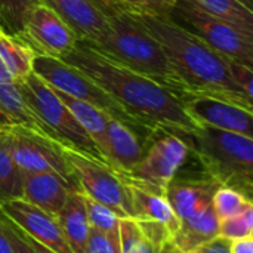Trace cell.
I'll return each mask as SVG.
<instances>
[{"mask_svg": "<svg viewBox=\"0 0 253 253\" xmlns=\"http://www.w3.org/2000/svg\"><path fill=\"white\" fill-rule=\"evenodd\" d=\"M61 61L92 79L153 135L190 132L197 127L185 113L179 96L104 56L84 40L77 39L74 47Z\"/></svg>", "mask_w": 253, "mask_h": 253, "instance_id": "1", "label": "cell"}, {"mask_svg": "<svg viewBox=\"0 0 253 253\" xmlns=\"http://www.w3.org/2000/svg\"><path fill=\"white\" fill-rule=\"evenodd\" d=\"M123 6L159 42L187 96L218 98L253 111L252 99L237 87L231 77L227 56L179 27L168 15L147 13L126 3Z\"/></svg>", "mask_w": 253, "mask_h": 253, "instance_id": "2", "label": "cell"}, {"mask_svg": "<svg viewBox=\"0 0 253 253\" xmlns=\"http://www.w3.org/2000/svg\"><path fill=\"white\" fill-rule=\"evenodd\" d=\"M90 1L102 12L108 25L96 42H84L104 56L169 89L179 96V99L185 98V89L162 46L147 28L125 9L123 3L120 0Z\"/></svg>", "mask_w": 253, "mask_h": 253, "instance_id": "3", "label": "cell"}, {"mask_svg": "<svg viewBox=\"0 0 253 253\" xmlns=\"http://www.w3.org/2000/svg\"><path fill=\"white\" fill-rule=\"evenodd\" d=\"M175 133L185 141L188 151L196 156L208 178L252 200V138L211 126H197L190 132Z\"/></svg>", "mask_w": 253, "mask_h": 253, "instance_id": "4", "label": "cell"}, {"mask_svg": "<svg viewBox=\"0 0 253 253\" xmlns=\"http://www.w3.org/2000/svg\"><path fill=\"white\" fill-rule=\"evenodd\" d=\"M16 86L25 107L44 125L55 141L67 144L99 162H105L87 132L47 83L31 73L24 80L18 82Z\"/></svg>", "mask_w": 253, "mask_h": 253, "instance_id": "5", "label": "cell"}, {"mask_svg": "<svg viewBox=\"0 0 253 253\" xmlns=\"http://www.w3.org/2000/svg\"><path fill=\"white\" fill-rule=\"evenodd\" d=\"M33 73L39 76L50 87L64 92L76 99L89 102L99 108L101 111H104L108 117L129 126L136 135L141 136L144 142H148L156 136L148 129H145L136 119H133L116 99H113L92 79L84 76L77 68L65 64L59 58L47 55H34Z\"/></svg>", "mask_w": 253, "mask_h": 253, "instance_id": "6", "label": "cell"}, {"mask_svg": "<svg viewBox=\"0 0 253 253\" xmlns=\"http://www.w3.org/2000/svg\"><path fill=\"white\" fill-rule=\"evenodd\" d=\"M168 16L228 59L253 68L252 36L206 12L194 0H178Z\"/></svg>", "mask_w": 253, "mask_h": 253, "instance_id": "7", "label": "cell"}, {"mask_svg": "<svg viewBox=\"0 0 253 253\" xmlns=\"http://www.w3.org/2000/svg\"><path fill=\"white\" fill-rule=\"evenodd\" d=\"M58 147L70 165L82 193L105 205L119 218L133 219L129 187L123 182L116 169L105 162H99L71 148L67 144L58 142Z\"/></svg>", "mask_w": 253, "mask_h": 253, "instance_id": "8", "label": "cell"}, {"mask_svg": "<svg viewBox=\"0 0 253 253\" xmlns=\"http://www.w3.org/2000/svg\"><path fill=\"white\" fill-rule=\"evenodd\" d=\"M0 132L12 160L21 172L55 173L62 178L73 191H80L70 165L59 151V141L22 125H10L0 129Z\"/></svg>", "mask_w": 253, "mask_h": 253, "instance_id": "9", "label": "cell"}, {"mask_svg": "<svg viewBox=\"0 0 253 253\" xmlns=\"http://www.w3.org/2000/svg\"><path fill=\"white\" fill-rule=\"evenodd\" d=\"M151 141L142 159L130 172L117 173L127 185L165 196L169 182L178 175L190 151L185 141L172 132H160Z\"/></svg>", "mask_w": 253, "mask_h": 253, "instance_id": "10", "label": "cell"}, {"mask_svg": "<svg viewBox=\"0 0 253 253\" xmlns=\"http://www.w3.org/2000/svg\"><path fill=\"white\" fill-rule=\"evenodd\" d=\"M36 55L62 58L76 44V34L47 6L37 4L30 12L25 28L18 37Z\"/></svg>", "mask_w": 253, "mask_h": 253, "instance_id": "11", "label": "cell"}, {"mask_svg": "<svg viewBox=\"0 0 253 253\" xmlns=\"http://www.w3.org/2000/svg\"><path fill=\"white\" fill-rule=\"evenodd\" d=\"M181 101L197 126H211L253 138V111L211 96H185Z\"/></svg>", "mask_w": 253, "mask_h": 253, "instance_id": "12", "label": "cell"}, {"mask_svg": "<svg viewBox=\"0 0 253 253\" xmlns=\"http://www.w3.org/2000/svg\"><path fill=\"white\" fill-rule=\"evenodd\" d=\"M0 211L31 239L40 242L56 253H73L53 215L22 199L1 203Z\"/></svg>", "mask_w": 253, "mask_h": 253, "instance_id": "13", "label": "cell"}, {"mask_svg": "<svg viewBox=\"0 0 253 253\" xmlns=\"http://www.w3.org/2000/svg\"><path fill=\"white\" fill-rule=\"evenodd\" d=\"M52 9L79 40L96 42L107 30V18L90 0H39Z\"/></svg>", "mask_w": 253, "mask_h": 253, "instance_id": "14", "label": "cell"}, {"mask_svg": "<svg viewBox=\"0 0 253 253\" xmlns=\"http://www.w3.org/2000/svg\"><path fill=\"white\" fill-rule=\"evenodd\" d=\"M144 141L129 126L108 117L102 156L117 172H130L144 156Z\"/></svg>", "mask_w": 253, "mask_h": 253, "instance_id": "15", "label": "cell"}, {"mask_svg": "<svg viewBox=\"0 0 253 253\" xmlns=\"http://www.w3.org/2000/svg\"><path fill=\"white\" fill-rule=\"evenodd\" d=\"M219 187L216 181L208 176L200 179H179L175 176L169 182L165 196L179 221H182L212 206L213 194Z\"/></svg>", "mask_w": 253, "mask_h": 253, "instance_id": "16", "label": "cell"}, {"mask_svg": "<svg viewBox=\"0 0 253 253\" xmlns=\"http://www.w3.org/2000/svg\"><path fill=\"white\" fill-rule=\"evenodd\" d=\"M22 181V200L40 208L42 211L56 216L62 209L71 187L55 173H24Z\"/></svg>", "mask_w": 253, "mask_h": 253, "instance_id": "17", "label": "cell"}, {"mask_svg": "<svg viewBox=\"0 0 253 253\" xmlns=\"http://www.w3.org/2000/svg\"><path fill=\"white\" fill-rule=\"evenodd\" d=\"M127 187L130 193L133 219L144 224L159 225L165 228L170 234V237H173L179 230L181 221L173 212L168 199L165 196L147 191L135 185H127Z\"/></svg>", "mask_w": 253, "mask_h": 253, "instance_id": "18", "label": "cell"}, {"mask_svg": "<svg viewBox=\"0 0 253 253\" xmlns=\"http://www.w3.org/2000/svg\"><path fill=\"white\" fill-rule=\"evenodd\" d=\"M219 236V219L212 206L181 221L172 237V245L181 252L190 253Z\"/></svg>", "mask_w": 253, "mask_h": 253, "instance_id": "19", "label": "cell"}, {"mask_svg": "<svg viewBox=\"0 0 253 253\" xmlns=\"http://www.w3.org/2000/svg\"><path fill=\"white\" fill-rule=\"evenodd\" d=\"M73 253H86L90 231L80 191H70L62 209L55 216Z\"/></svg>", "mask_w": 253, "mask_h": 253, "instance_id": "20", "label": "cell"}, {"mask_svg": "<svg viewBox=\"0 0 253 253\" xmlns=\"http://www.w3.org/2000/svg\"><path fill=\"white\" fill-rule=\"evenodd\" d=\"M0 110L10 120L12 125H22L52 138L47 129L44 127V125L25 107L16 83L12 82L1 61H0Z\"/></svg>", "mask_w": 253, "mask_h": 253, "instance_id": "21", "label": "cell"}, {"mask_svg": "<svg viewBox=\"0 0 253 253\" xmlns=\"http://www.w3.org/2000/svg\"><path fill=\"white\" fill-rule=\"evenodd\" d=\"M53 90L58 95V98L64 102V105L70 110V113L76 117V120L80 123V126L87 132V135L90 136V139L93 141V144L102 154V147H104V141H105V125H107L108 116L89 102L76 99V98H73L64 92H59L56 89H53Z\"/></svg>", "mask_w": 253, "mask_h": 253, "instance_id": "22", "label": "cell"}, {"mask_svg": "<svg viewBox=\"0 0 253 253\" xmlns=\"http://www.w3.org/2000/svg\"><path fill=\"white\" fill-rule=\"evenodd\" d=\"M34 52L15 37L0 33V61L13 83L24 80L33 73Z\"/></svg>", "mask_w": 253, "mask_h": 253, "instance_id": "23", "label": "cell"}, {"mask_svg": "<svg viewBox=\"0 0 253 253\" xmlns=\"http://www.w3.org/2000/svg\"><path fill=\"white\" fill-rule=\"evenodd\" d=\"M206 12L233 24L253 37L252 0H194Z\"/></svg>", "mask_w": 253, "mask_h": 253, "instance_id": "24", "label": "cell"}, {"mask_svg": "<svg viewBox=\"0 0 253 253\" xmlns=\"http://www.w3.org/2000/svg\"><path fill=\"white\" fill-rule=\"evenodd\" d=\"M39 0H0V33L18 39L24 28L27 18Z\"/></svg>", "mask_w": 253, "mask_h": 253, "instance_id": "25", "label": "cell"}, {"mask_svg": "<svg viewBox=\"0 0 253 253\" xmlns=\"http://www.w3.org/2000/svg\"><path fill=\"white\" fill-rule=\"evenodd\" d=\"M15 199H22L21 170L12 160L0 132V205Z\"/></svg>", "mask_w": 253, "mask_h": 253, "instance_id": "26", "label": "cell"}, {"mask_svg": "<svg viewBox=\"0 0 253 253\" xmlns=\"http://www.w3.org/2000/svg\"><path fill=\"white\" fill-rule=\"evenodd\" d=\"M82 197H83L84 211H86V216H87V222L90 228L101 231L104 234H108L111 237L120 239V219L122 218H119L105 205L93 200L84 193H82Z\"/></svg>", "mask_w": 253, "mask_h": 253, "instance_id": "27", "label": "cell"}, {"mask_svg": "<svg viewBox=\"0 0 253 253\" xmlns=\"http://www.w3.org/2000/svg\"><path fill=\"white\" fill-rule=\"evenodd\" d=\"M120 252L156 253L154 245L142 233L138 222L132 218L120 219Z\"/></svg>", "mask_w": 253, "mask_h": 253, "instance_id": "28", "label": "cell"}, {"mask_svg": "<svg viewBox=\"0 0 253 253\" xmlns=\"http://www.w3.org/2000/svg\"><path fill=\"white\" fill-rule=\"evenodd\" d=\"M252 205V200H249L239 191L228 188V187H222V185L215 191L213 199H212V208L219 221L228 216H233Z\"/></svg>", "mask_w": 253, "mask_h": 253, "instance_id": "29", "label": "cell"}, {"mask_svg": "<svg viewBox=\"0 0 253 253\" xmlns=\"http://www.w3.org/2000/svg\"><path fill=\"white\" fill-rule=\"evenodd\" d=\"M253 234V205L245 211L219 221V237L227 240H237L252 237Z\"/></svg>", "mask_w": 253, "mask_h": 253, "instance_id": "30", "label": "cell"}, {"mask_svg": "<svg viewBox=\"0 0 253 253\" xmlns=\"http://www.w3.org/2000/svg\"><path fill=\"white\" fill-rule=\"evenodd\" d=\"M86 253H122L120 239L90 228L86 243Z\"/></svg>", "mask_w": 253, "mask_h": 253, "instance_id": "31", "label": "cell"}, {"mask_svg": "<svg viewBox=\"0 0 253 253\" xmlns=\"http://www.w3.org/2000/svg\"><path fill=\"white\" fill-rule=\"evenodd\" d=\"M228 68L231 73V77L234 80V83L237 84V87L248 96L252 99L253 95V71L251 67L237 62L234 59H228Z\"/></svg>", "mask_w": 253, "mask_h": 253, "instance_id": "32", "label": "cell"}, {"mask_svg": "<svg viewBox=\"0 0 253 253\" xmlns=\"http://www.w3.org/2000/svg\"><path fill=\"white\" fill-rule=\"evenodd\" d=\"M0 221L3 224V228L10 240V245L13 248V252L15 253H34V251L30 248V245L25 242L24 236H22V231L19 227H16L1 211H0Z\"/></svg>", "mask_w": 253, "mask_h": 253, "instance_id": "33", "label": "cell"}, {"mask_svg": "<svg viewBox=\"0 0 253 253\" xmlns=\"http://www.w3.org/2000/svg\"><path fill=\"white\" fill-rule=\"evenodd\" d=\"M138 10L157 15H169L178 0H120Z\"/></svg>", "mask_w": 253, "mask_h": 253, "instance_id": "34", "label": "cell"}, {"mask_svg": "<svg viewBox=\"0 0 253 253\" xmlns=\"http://www.w3.org/2000/svg\"><path fill=\"white\" fill-rule=\"evenodd\" d=\"M190 253H231L230 252V240L218 236L216 239L205 243L203 246L194 249Z\"/></svg>", "mask_w": 253, "mask_h": 253, "instance_id": "35", "label": "cell"}, {"mask_svg": "<svg viewBox=\"0 0 253 253\" xmlns=\"http://www.w3.org/2000/svg\"><path fill=\"white\" fill-rule=\"evenodd\" d=\"M230 252L253 253V239L252 237H245V239L230 240Z\"/></svg>", "mask_w": 253, "mask_h": 253, "instance_id": "36", "label": "cell"}, {"mask_svg": "<svg viewBox=\"0 0 253 253\" xmlns=\"http://www.w3.org/2000/svg\"><path fill=\"white\" fill-rule=\"evenodd\" d=\"M22 231V230H21ZM22 236H24V239H25V242L30 245V248L34 251V253H56L55 251H52V249H49L47 246H44V245H42L40 242H37V240H34V239H31L28 234H25L24 231H22Z\"/></svg>", "mask_w": 253, "mask_h": 253, "instance_id": "37", "label": "cell"}, {"mask_svg": "<svg viewBox=\"0 0 253 253\" xmlns=\"http://www.w3.org/2000/svg\"><path fill=\"white\" fill-rule=\"evenodd\" d=\"M0 253H15L12 245H10V240H9V237L3 228L1 221H0Z\"/></svg>", "mask_w": 253, "mask_h": 253, "instance_id": "38", "label": "cell"}, {"mask_svg": "<svg viewBox=\"0 0 253 253\" xmlns=\"http://www.w3.org/2000/svg\"><path fill=\"white\" fill-rule=\"evenodd\" d=\"M156 253H173V245H172V242H168V243H165V245H162Z\"/></svg>", "mask_w": 253, "mask_h": 253, "instance_id": "39", "label": "cell"}, {"mask_svg": "<svg viewBox=\"0 0 253 253\" xmlns=\"http://www.w3.org/2000/svg\"><path fill=\"white\" fill-rule=\"evenodd\" d=\"M12 123H10V120L3 114V111L0 110V129H3V127H6V126H10Z\"/></svg>", "mask_w": 253, "mask_h": 253, "instance_id": "40", "label": "cell"}, {"mask_svg": "<svg viewBox=\"0 0 253 253\" xmlns=\"http://www.w3.org/2000/svg\"><path fill=\"white\" fill-rule=\"evenodd\" d=\"M173 253H185V252H181L179 249H176V248L173 246Z\"/></svg>", "mask_w": 253, "mask_h": 253, "instance_id": "41", "label": "cell"}]
</instances>
